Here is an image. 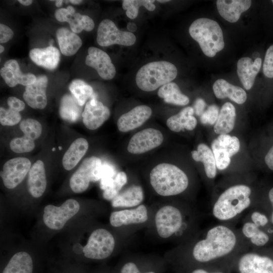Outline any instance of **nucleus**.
Returning a JSON list of instances; mask_svg holds the SVG:
<instances>
[{
  "label": "nucleus",
  "instance_id": "1",
  "mask_svg": "<svg viewBox=\"0 0 273 273\" xmlns=\"http://www.w3.org/2000/svg\"><path fill=\"white\" fill-rule=\"evenodd\" d=\"M249 248L239 229L221 223L200 231L175 251L183 268L201 267L231 273L238 256Z\"/></svg>",
  "mask_w": 273,
  "mask_h": 273
},
{
  "label": "nucleus",
  "instance_id": "2",
  "mask_svg": "<svg viewBox=\"0 0 273 273\" xmlns=\"http://www.w3.org/2000/svg\"><path fill=\"white\" fill-rule=\"evenodd\" d=\"M199 218L196 209L187 206L165 204L157 209L154 214V227L160 238L182 245L200 231Z\"/></svg>",
  "mask_w": 273,
  "mask_h": 273
},
{
  "label": "nucleus",
  "instance_id": "3",
  "mask_svg": "<svg viewBox=\"0 0 273 273\" xmlns=\"http://www.w3.org/2000/svg\"><path fill=\"white\" fill-rule=\"evenodd\" d=\"M252 190L244 184L230 186L213 201L212 216L222 223L232 224L244 213L256 206L252 199Z\"/></svg>",
  "mask_w": 273,
  "mask_h": 273
},
{
  "label": "nucleus",
  "instance_id": "4",
  "mask_svg": "<svg viewBox=\"0 0 273 273\" xmlns=\"http://www.w3.org/2000/svg\"><path fill=\"white\" fill-rule=\"evenodd\" d=\"M154 191L162 197H171L184 193L189 186L187 174L177 166L167 163L156 165L149 174Z\"/></svg>",
  "mask_w": 273,
  "mask_h": 273
},
{
  "label": "nucleus",
  "instance_id": "5",
  "mask_svg": "<svg viewBox=\"0 0 273 273\" xmlns=\"http://www.w3.org/2000/svg\"><path fill=\"white\" fill-rule=\"evenodd\" d=\"M189 32L207 57H214L224 48L223 33L215 21L207 18H198L191 24Z\"/></svg>",
  "mask_w": 273,
  "mask_h": 273
},
{
  "label": "nucleus",
  "instance_id": "6",
  "mask_svg": "<svg viewBox=\"0 0 273 273\" xmlns=\"http://www.w3.org/2000/svg\"><path fill=\"white\" fill-rule=\"evenodd\" d=\"M177 75V68L172 63L165 61L151 62L138 70L135 82L142 90L152 92L171 82Z\"/></svg>",
  "mask_w": 273,
  "mask_h": 273
},
{
  "label": "nucleus",
  "instance_id": "7",
  "mask_svg": "<svg viewBox=\"0 0 273 273\" xmlns=\"http://www.w3.org/2000/svg\"><path fill=\"white\" fill-rule=\"evenodd\" d=\"M233 271L237 273H273V247L250 248L244 251L237 257Z\"/></svg>",
  "mask_w": 273,
  "mask_h": 273
},
{
  "label": "nucleus",
  "instance_id": "8",
  "mask_svg": "<svg viewBox=\"0 0 273 273\" xmlns=\"http://www.w3.org/2000/svg\"><path fill=\"white\" fill-rule=\"evenodd\" d=\"M115 244V239L108 230L97 229L89 235L82 251L84 256L87 258L102 260L112 254Z\"/></svg>",
  "mask_w": 273,
  "mask_h": 273
},
{
  "label": "nucleus",
  "instance_id": "9",
  "mask_svg": "<svg viewBox=\"0 0 273 273\" xmlns=\"http://www.w3.org/2000/svg\"><path fill=\"white\" fill-rule=\"evenodd\" d=\"M79 209V203L73 199L67 200L60 206L48 205L43 210V222L51 229L60 230Z\"/></svg>",
  "mask_w": 273,
  "mask_h": 273
},
{
  "label": "nucleus",
  "instance_id": "10",
  "mask_svg": "<svg viewBox=\"0 0 273 273\" xmlns=\"http://www.w3.org/2000/svg\"><path fill=\"white\" fill-rule=\"evenodd\" d=\"M135 41L136 37L132 32L119 30L110 19H104L99 25L97 41L102 47H108L115 44L130 46Z\"/></svg>",
  "mask_w": 273,
  "mask_h": 273
},
{
  "label": "nucleus",
  "instance_id": "11",
  "mask_svg": "<svg viewBox=\"0 0 273 273\" xmlns=\"http://www.w3.org/2000/svg\"><path fill=\"white\" fill-rule=\"evenodd\" d=\"M239 140L228 134H219L211 143V149L219 170L226 169L231 163V158L240 149Z\"/></svg>",
  "mask_w": 273,
  "mask_h": 273
},
{
  "label": "nucleus",
  "instance_id": "12",
  "mask_svg": "<svg viewBox=\"0 0 273 273\" xmlns=\"http://www.w3.org/2000/svg\"><path fill=\"white\" fill-rule=\"evenodd\" d=\"M102 164L101 159L97 157L85 158L70 179L72 191L75 193L86 191L90 182L94 181L95 175Z\"/></svg>",
  "mask_w": 273,
  "mask_h": 273
},
{
  "label": "nucleus",
  "instance_id": "13",
  "mask_svg": "<svg viewBox=\"0 0 273 273\" xmlns=\"http://www.w3.org/2000/svg\"><path fill=\"white\" fill-rule=\"evenodd\" d=\"M163 140V135L160 130L147 128L135 133L131 138L127 149L131 154H141L159 147Z\"/></svg>",
  "mask_w": 273,
  "mask_h": 273
},
{
  "label": "nucleus",
  "instance_id": "14",
  "mask_svg": "<svg viewBox=\"0 0 273 273\" xmlns=\"http://www.w3.org/2000/svg\"><path fill=\"white\" fill-rule=\"evenodd\" d=\"M30 168V161L25 157H16L7 161L1 172L5 186L10 189L16 187L24 179Z\"/></svg>",
  "mask_w": 273,
  "mask_h": 273
},
{
  "label": "nucleus",
  "instance_id": "15",
  "mask_svg": "<svg viewBox=\"0 0 273 273\" xmlns=\"http://www.w3.org/2000/svg\"><path fill=\"white\" fill-rule=\"evenodd\" d=\"M149 219V210L146 205L142 204L134 208L113 211L109 221L112 226L119 228L144 224Z\"/></svg>",
  "mask_w": 273,
  "mask_h": 273
},
{
  "label": "nucleus",
  "instance_id": "16",
  "mask_svg": "<svg viewBox=\"0 0 273 273\" xmlns=\"http://www.w3.org/2000/svg\"><path fill=\"white\" fill-rule=\"evenodd\" d=\"M87 53L85 64L94 68L101 78L110 80L115 76V67L105 52L98 48L90 47L88 49Z\"/></svg>",
  "mask_w": 273,
  "mask_h": 273
},
{
  "label": "nucleus",
  "instance_id": "17",
  "mask_svg": "<svg viewBox=\"0 0 273 273\" xmlns=\"http://www.w3.org/2000/svg\"><path fill=\"white\" fill-rule=\"evenodd\" d=\"M110 116L109 109L96 99H90L82 113V121L88 129L99 128Z\"/></svg>",
  "mask_w": 273,
  "mask_h": 273
},
{
  "label": "nucleus",
  "instance_id": "18",
  "mask_svg": "<svg viewBox=\"0 0 273 273\" xmlns=\"http://www.w3.org/2000/svg\"><path fill=\"white\" fill-rule=\"evenodd\" d=\"M48 79L44 75L36 77L35 81L25 87L23 97L30 107L43 109L47 105L46 89Z\"/></svg>",
  "mask_w": 273,
  "mask_h": 273
},
{
  "label": "nucleus",
  "instance_id": "19",
  "mask_svg": "<svg viewBox=\"0 0 273 273\" xmlns=\"http://www.w3.org/2000/svg\"><path fill=\"white\" fill-rule=\"evenodd\" d=\"M152 113L150 107L137 106L119 117L117 122L118 129L125 132L138 128L150 118Z\"/></svg>",
  "mask_w": 273,
  "mask_h": 273
},
{
  "label": "nucleus",
  "instance_id": "20",
  "mask_svg": "<svg viewBox=\"0 0 273 273\" xmlns=\"http://www.w3.org/2000/svg\"><path fill=\"white\" fill-rule=\"evenodd\" d=\"M0 73L6 84L11 87L18 84L26 86L33 83L36 79L32 73H23L18 62L14 59L6 62L4 66L1 69Z\"/></svg>",
  "mask_w": 273,
  "mask_h": 273
},
{
  "label": "nucleus",
  "instance_id": "21",
  "mask_svg": "<svg viewBox=\"0 0 273 273\" xmlns=\"http://www.w3.org/2000/svg\"><path fill=\"white\" fill-rule=\"evenodd\" d=\"M56 19L59 22H67L71 30L74 33H80L82 30L92 31L95 23L89 16L78 13H70L66 8L57 9L55 13Z\"/></svg>",
  "mask_w": 273,
  "mask_h": 273
},
{
  "label": "nucleus",
  "instance_id": "22",
  "mask_svg": "<svg viewBox=\"0 0 273 273\" xmlns=\"http://www.w3.org/2000/svg\"><path fill=\"white\" fill-rule=\"evenodd\" d=\"M262 65V60L257 58L254 61L249 57H243L237 62V74L243 86L247 90L253 86L255 77Z\"/></svg>",
  "mask_w": 273,
  "mask_h": 273
},
{
  "label": "nucleus",
  "instance_id": "23",
  "mask_svg": "<svg viewBox=\"0 0 273 273\" xmlns=\"http://www.w3.org/2000/svg\"><path fill=\"white\" fill-rule=\"evenodd\" d=\"M47 187V179L43 162L37 160L31 167L28 176L27 188L29 194L39 198L44 193Z\"/></svg>",
  "mask_w": 273,
  "mask_h": 273
},
{
  "label": "nucleus",
  "instance_id": "24",
  "mask_svg": "<svg viewBox=\"0 0 273 273\" xmlns=\"http://www.w3.org/2000/svg\"><path fill=\"white\" fill-rule=\"evenodd\" d=\"M250 0H218L216 7L220 15L231 23L236 22L241 14L248 10L251 5Z\"/></svg>",
  "mask_w": 273,
  "mask_h": 273
},
{
  "label": "nucleus",
  "instance_id": "25",
  "mask_svg": "<svg viewBox=\"0 0 273 273\" xmlns=\"http://www.w3.org/2000/svg\"><path fill=\"white\" fill-rule=\"evenodd\" d=\"M144 199L142 187L133 185L120 192L111 201V205L114 208H134L142 204Z\"/></svg>",
  "mask_w": 273,
  "mask_h": 273
},
{
  "label": "nucleus",
  "instance_id": "26",
  "mask_svg": "<svg viewBox=\"0 0 273 273\" xmlns=\"http://www.w3.org/2000/svg\"><path fill=\"white\" fill-rule=\"evenodd\" d=\"M30 59L37 65L49 70H54L58 66L60 53L52 46L44 48H34L29 52Z\"/></svg>",
  "mask_w": 273,
  "mask_h": 273
},
{
  "label": "nucleus",
  "instance_id": "27",
  "mask_svg": "<svg viewBox=\"0 0 273 273\" xmlns=\"http://www.w3.org/2000/svg\"><path fill=\"white\" fill-rule=\"evenodd\" d=\"M212 88L218 99L229 98L238 104H243L246 101L247 94L242 88L234 85L223 79L216 80Z\"/></svg>",
  "mask_w": 273,
  "mask_h": 273
},
{
  "label": "nucleus",
  "instance_id": "28",
  "mask_svg": "<svg viewBox=\"0 0 273 273\" xmlns=\"http://www.w3.org/2000/svg\"><path fill=\"white\" fill-rule=\"evenodd\" d=\"M194 113L193 107H186L177 114L168 118L166 121V125L170 130L176 132L184 129L192 130L197 124L196 118L193 115Z\"/></svg>",
  "mask_w": 273,
  "mask_h": 273
},
{
  "label": "nucleus",
  "instance_id": "29",
  "mask_svg": "<svg viewBox=\"0 0 273 273\" xmlns=\"http://www.w3.org/2000/svg\"><path fill=\"white\" fill-rule=\"evenodd\" d=\"M56 36L61 53L66 56L76 54L82 44L80 37L65 27L59 28Z\"/></svg>",
  "mask_w": 273,
  "mask_h": 273
},
{
  "label": "nucleus",
  "instance_id": "30",
  "mask_svg": "<svg viewBox=\"0 0 273 273\" xmlns=\"http://www.w3.org/2000/svg\"><path fill=\"white\" fill-rule=\"evenodd\" d=\"M88 148L87 141L78 138L74 141L64 154L62 164L67 170L72 169L85 154Z\"/></svg>",
  "mask_w": 273,
  "mask_h": 273
},
{
  "label": "nucleus",
  "instance_id": "31",
  "mask_svg": "<svg viewBox=\"0 0 273 273\" xmlns=\"http://www.w3.org/2000/svg\"><path fill=\"white\" fill-rule=\"evenodd\" d=\"M236 117L234 106L230 102L224 103L219 111L217 119L214 125V132L218 134L230 132L234 127Z\"/></svg>",
  "mask_w": 273,
  "mask_h": 273
},
{
  "label": "nucleus",
  "instance_id": "32",
  "mask_svg": "<svg viewBox=\"0 0 273 273\" xmlns=\"http://www.w3.org/2000/svg\"><path fill=\"white\" fill-rule=\"evenodd\" d=\"M193 159L197 162L203 163L206 176L213 179L217 173V167L214 154L209 147L204 144H200L197 150L191 152Z\"/></svg>",
  "mask_w": 273,
  "mask_h": 273
},
{
  "label": "nucleus",
  "instance_id": "33",
  "mask_svg": "<svg viewBox=\"0 0 273 273\" xmlns=\"http://www.w3.org/2000/svg\"><path fill=\"white\" fill-rule=\"evenodd\" d=\"M33 267V261L30 254L25 251H20L11 258L2 273H32Z\"/></svg>",
  "mask_w": 273,
  "mask_h": 273
},
{
  "label": "nucleus",
  "instance_id": "34",
  "mask_svg": "<svg viewBox=\"0 0 273 273\" xmlns=\"http://www.w3.org/2000/svg\"><path fill=\"white\" fill-rule=\"evenodd\" d=\"M158 96L168 104L178 106H185L189 104V98L181 93L178 85L173 82L166 83L160 87Z\"/></svg>",
  "mask_w": 273,
  "mask_h": 273
},
{
  "label": "nucleus",
  "instance_id": "35",
  "mask_svg": "<svg viewBox=\"0 0 273 273\" xmlns=\"http://www.w3.org/2000/svg\"><path fill=\"white\" fill-rule=\"evenodd\" d=\"M80 106L72 95H65L62 98L59 107L61 118L68 122H74L79 118L81 113Z\"/></svg>",
  "mask_w": 273,
  "mask_h": 273
},
{
  "label": "nucleus",
  "instance_id": "36",
  "mask_svg": "<svg viewBox=\"0 0 273 273\" xmlns=\"http://www.w3.org/2000/svg\"><path fill=\"white\" fill-rule=\"evenodd\" d=\"M69 88L78 104L81 107L89 98L91 99L94 94L92 87L79 79L72 80Z\"/></svg>",
  "mask_w": 273,
  "mask_h": 273
},
{
  "label": "nucleus",
  "instance_id": "37",
  "mask_svg": "<svg viewBox=\"0 0 273 273\" xmlns=\"http://www.w3.org/2000/svg\"><path fill=\"white\" fill-rule=\"evenodd\" d=\"M253 222L260 229L268 234L273 239V226L268 214L258 207H254L249 211L245 217Z\"/></svg>",
  "mask_w": 273,
  "mask_h": 273
},
{
  "label": "nucleus",
  "instance_id": "38",
  "mask_svg": "<svg viewBox=\"0 0 273 273\" xmlns=\"http://www.w3.org/2000/svg\"><path fill=\"white\" fill-rule=\"evenodd\" d=\"M152 0H124L122 2L123 9L126 10V15L130 19L136 18L138 15L139 9L143 6L150 11H154L155 5Z\"/></svg>",
  "mask_w": 273,
  "mask_h": 273
},
{
  "label": "nucleus",
  "instance_id": "39",
  "mask_svg": "<svg viewBox=\"0 0 273 273\" xmlns=\"http://www.w3.org/2000/svg\"><path fill=\"white\" fill-rule=\"evenodd\" d=\"M127 182V176L125 172L124 171L118 172L115 175L112 186L103 191V198L107 200L112 201L119 194Z\"/></svg>",
  "mask_w": 273,
  "mask_h": 273
},
{
  "label": "nucleus",
  "instance_id": "40",
  "mask_svg": "<svg viewBox=\"0 0 273 273\" xmlns=\"http://www.w3.org/2000/svg\"><path fill=\"white\" fill-rule=\"evenodd\" d=\"M19 126L24 135L33 140L38 138L41 133L42 126L35 119H25L21 121Z\"/></svg>",
  "mask_w": 273,
  "mask_h": 273
},
{
  "label": "nucleus",
  "instance_id": "41",
  "mask_svg": "<svg viewBox=\"0 0 273 273\" xmlns=\"http://www.w3.org/2000/svg\"><path fill=\"white\" fill-rule=\"evenodd\" d=\"M12 151L17 153H22L32 151L35 148L34 140L24 135L20 138L13 139L10 143Z\"/></svg>",
  "mask_w": 273,
  "mask_h": 273
},
{
  "label": "nucleus",
  "instance_id": "42",
  "mask_svg": "<svg viewBox=\"0 0 273 273\" xmlns=\"http://www.w3.org/2000/svg\"><path fill=\"white\" fill-rule=\"evenodd\" d=\"M21 119L19 112L10 108H0V122L4 126H13L18 124Z\"/></svg>",
  "mask_w": 273,
  "mask_h": 273
},
{
  "label": "nucleus",
  "instance_id": "43",
  "mask_svg": "<svg viewBox=\"0 0 273 273\" xmlns=\"http://www.w3.org/2000/svg\"><path fill=\"white\" fill-rule=\"evenodd\" d=\"M218 107L211 105L200 116V121L204 124H215L219 114Z\"/></svg>",
  "mask_w": 273,
  "mask_h": 273
},
{
  "label": "nucleus",
  "instance_id": "44",
  "mask_svg": "<svg viewBox=\"0 0 273 273\" xmlns=\"http://www.w3.org/2000/svg\"><path fill=\"white\" fill-rule=\"evenodd\" d=\"M263 72L266 77L273 78V44L266 51L263 63Z\"/></svg>",
  "mask_w": 273,
  "mask_h": 273
},
{
  "label": "nucleus",
  "instance_id": "45",
  "mask_svg": "<svg viewBox=\"0 0 273 273\" xmlns=\"http://www.w3.org/2000/svg\"><path fill=\"white\" fill-rule=\"evenodd\" d=\"M14 36L13 30L8 26L0 24V42L5 43L11 39Z\"/></svg>",
  "mask_w": 273,
  "mask_h": 273
},
{
  "label": "nucleus",
  "instance_id": "46",
  "mask_svg": "<svg viewBox=\"0 0 273 273\" xmlns=\"http://www.w3.org/2000/svg\"><path fill=\"white\" fill-rule=\"evenodd\" d=\"M268 204L266 206L258 207L264 210L269 216L271 224L273 226V187L270 189L268 192Z\"/></svg>",
  "mask_w": 273,
  "mask_h": 273
},
{
  "label": "nucleus",
  "instance_id": "47",
  "mask_svg": "<svg viewBox=\"0 0 273 273\" xmlns=\"http://www.w3.org/2000/svg\"><path fill=\"white\" fill-rule=\"evenodd\" d=\"M7 104L9 108L15 111L20 112L25 108V103L20 99L15 97H10L7 99Z\"/></svg>",
  "mask_w": 273,
  "mask_h": 273
},
{
  "label": "nucleus",
  "instance_id": "48",
  "mask_svg": "<svg viewBox=\"0 0 273 273\" xmlns=\"http://www.w3.org/2000/svg\"><path fill=\"white\" fill-rule=\"evenodd\" d=\"M120 273H156L153 271L141 272L137 265L133 262H127L121 268Z\"/></svg>",
  "mask_w": 273,
  "mask_h": 273
},
{
  "label": "nucleus",
  "instance_id": "49",
  "mask_svg": "<svg viewBox=\"0 0 273 273\" xmlns=\"http://www.w3.org/2000/svg\"><path fill=\"white\" fill-rule=\"evenodd\" d=\"M206 106L204 100L201 98H198L195 102L194 105V110L197 116H201L205 111V108Z\"/></svg>",
  "mask_w": 273,
  "mask_h": 273
},
{
  "label": "nucleus",
  "instance_id": "50",
  "mask_svg": "<svg viewBox=\"0 0 273 273\" xmlns=\"http://www.w3.org/2000/svg\"><path fill=\"white\" fill-rule=\"evenodd\" d=\"M184 273H226L221 271H211L201 267L183 268Z\"/></svg>",
  "mask_w": 273,
  "mask_h": 273
},
{
  "label": "nucleus",
  "instance_id": "51",
  "mask_svg": "<svg viewBox=\"0 0 273 273\" xmlns=\"http://www.w3.org/2000/svg\"><path fill=\"white\" fill-rule=\"evenodd\" d=\"M264 160L267 167L270 170H273V146L266 154Z\"/></svg>",
  "mask_w": 273,
  "mask_h": 273
},
{
  "label": "nucleus",
  "instance_id": "52",
  "mask_svg": "<svg viewBox=\"0 0 273 273\" xmlns=\"http://www.w3.org/2000/svg\"><path fill=\"white\" fill-rule=\"evenodd\" d=\"M18 2L25 6H28L30 5L33 1L31 0H19Z\"/></svg>",
  "mask_w": 273,
  "mask_h": 273
},
{
  "label": "nucleus",
  "instance_id": "53",
  "mask_svg": "<svg viewBox=\"0 0 273 273\" xmlns=\"http://www.w3.org/2000/svg\"><path fill=\"white\" fill-rule=\"evenodd\" d=\"M127 28L129 31H134L136 29V25L134 23L131 22H129L127 24Z\"/></svg>",
  "mask_w": 273,
  "mask_h": 273
},
{
  "label": "nucleus",
  "instance_id": "54",
  "mask_svg": "<svg viewBox=\"0 0 273 273\" xmlns=\"http://www.w3.org/2000/svg\"><path fill=\"white\" fill-rule=\"evenodd\" d=\"M68 1L69 2V3L73 5H78L82 2V1H80V0H70Z\"/></svg>",
  "mask_w": 273,
  "mask_h": 273
},
{
  "label": "nucleus",
  "instance_id": "55",
  "mask_svg": "<svg viewBox=\"0 0 273 273\" xmlns=\"http://www.w3.org/2000/svg\"><path fill=\"white\" fill-rule=\"evenodd\" d=\"M67 10L70 12V13H75V10L74 9V8L72 7V6H68L67 8Z\"/></svg>",
  "mask_w": 273,
  "mask_h": 273
},
{
  "label": "nucleus",
  "instance_id": "56",
  "mask_svg": "<svg viewBox=\"0 0 273 273\" xmlns=\"http://www.w3.org/2000/svg\"><path fill=\"white\" fill-rule=\"evenodd\" d=\"M63 2V1L62 0L55 1V5L57 7H60L62 5Z\"/></svg>",
  "mask_w": 273,
  "mask_h": 273
},
{
  "label": "nucleus",
  "instance_id": "57",
  "mask_svg": "<svg viewBox=\"0 0 273 273\" xmlns=\"http://www.w3.org/2000/svg\"><path fill=\"white\" fill-rule=\"evenodd\" d=\"M4 50H5L4 47L3 46L1 45L0 46V53H1V54L2 53L4 52Z\"/></svg>",
  "mask_w": 273,
  "mask_h": 273
},
{
  "label": "nucleus",
  "instance_id": "58",
  "mask_svg": "<svg viewBox=\"0 0 273 273\" xmlns=\"http://www.w3.org/2000/svg\"><path fill=\"white\" fill-rule=\"evenodd\" d=\"M157 1L158 2H159V3H167V2H169V1H168V0H166V1H165V0H164H164H163V1H162V0H159V1Z\"/></svg>",
  "mask_w": 273,
  "mask_h": 273
},
{
  "label": "nucleus",
  "instance_id": "59",
  "mask_svg": "<svg viewBox=\"0 0 273 273\" xmlns=\"http://www.w3.org/2000/svg\"><path fill=\"white\" fill-rule=\"evenodd\" d=\"M271 2H272V3H273V0H272V1H271Z\"/></svg>",
  "mask_w": 273,
  "mask_h": 273
}]
</instances>
